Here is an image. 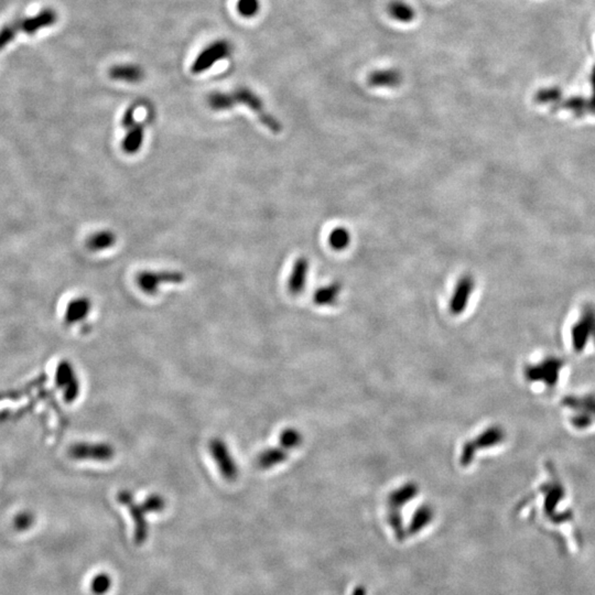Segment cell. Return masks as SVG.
<instances>
[{"label": "cell", "mask_w": 595, "mask_h": 595, "mask_svg": "<svg viewBox=\"0 0 595 595\" xmlns=\"http://www.w3.org/2000/svg\"><path fill=\"white\" fill-rule=\"evenodd\" d=\"M540 489V503L533 509H525L526 517L548 533L558 543L561 550L568 555H578L582 547L576 516L566 505V491L558 479H551Z\"/></svg>", "instance_id": "6da1fadb"}, {"label": "cell", "mask_w": 595, "mask_h": 595, "mask_svg": "<svg viewBox=\"0 0 595 595\" xmlns=\"http://www.w3.org/2000/svg\"><path fill=\"white\" fill-rule=\"evenodd\" d=\"M565 362L557 356H546L524 367V377L527 383L543 391H551L560 383Z\"/></svg>", "instance_id": "7a4b0ae2"}, {"label": "cell", "mask_w": 595, "mask_h": 595, "mask_svg": "<svg viewBox=\"0 0 595 595\" xmlns=\"http://www.w3.org/2000/svg\"><path fill=\"white\" fill-rule=\"evenodd\" d=\"M569 411V421L578 430L589 429L595 425V396L570 397L563 403Z\"/></svg>", "instance_id": "3957f363"}, {"label": "cell", "mask_w": 595, "mask_h": 595, "mask_svg": "<svg viewBox=\"0 0 595 595\" xmlns=\"http://www.w3.org/2000/svg\"><path fill=\"white\" fill-rule=\"evenodd\" d=\"M233 94H234L238 104L240 103V104L246 105L248 109H252L267 129H269L274 133H282V123L276 117L272 116L269 111H266L264 101L257 94H255L254 91H250L248 87H238V89L233 91Z\"/></svg>", "instance_id": "277c9868"}, {"label": "cell", "mask_w": 595, "mask_h": 595, "mask_svg": "<svg viewBox=\"0 0 595 595\" xmlns=\"http://www.w3.org/2000/svg\"><path fill=\"white\" fill-rule=\"evenodd\" d=\"M186 280V276L177 270H162V272H139L136 277L137 286L143 294L155 296L158 294L161 284H180Z\"/></svg>", "instance_id": "5b68a950"}, {"label": "cell", "mask_w": 595, "mask_h": 595, "mask_svg": "<svg viewBox=\"0 0 595 595\" xmlns=\"http://www.w3.org/2000/svg\"><path fill=\"white\" fill-rule=\"evenodd\" d=\"M505 439L504 430L497 426L484 430L481 435H477L474 440L469 441L463 445L462 453L460 457L461 465L467 467L474 460L475 453L477 449H487V447H496L501 445Z\"/></svg>", "instance_id": "8992f818"}, {"label": "cell", "mask_w": 595, "mask_h": 595, "mask_svg": "<svg viewBox=\"0 0 595 595\" xmlns=\"http://www.w3.org/2000/svg\"><path fill=\"white\" fill-rule=\"evenodd\" d=\"M208 449H210L213 460L218 465V471L221 472L223 479L228 482L236 481L240 474V469L224 440L221 438H213L208 445Z\"/></svg>", "instance_id": "52a82bcc"}, {"label": "cell", "mask_w": 595, "mask_h": 595, "mask_svg": "<svg viewBox=\"0 0 595 595\" xmlns=\"http://www.w3.org/2000/svg\"><path fill=\"white\" fill-rule=\"evenodd\" d=\"M230 53H232V45L228 41L226 40L215 41L201 51L200 55L194 60L191 71L194 74H200L203 72L208 71L213 65L222 60L230 57Z\"/></svg>", "instance_id": "ba28073f"}, {"label": "cell", "mask_w": 595, "mask_h": 595, "mask_svg": "<svg viewBox=\"0 0 595 595\" xmlns=\"http://www.w3.org/2000/svg\"><path fill=\"white\" fill-rule=\"evenodd\" d=\"M117 501L121 505H124L128 508L130 513L131 518H133V524H135V533H133V539L137 545H143L146 543L148 538V524H147L146 515L147 511L143 508V505H138L135 503L133 495L129 491H121L117 494Z\"/></svg>", "instance_id": "9c48e42d"}, {"label": "cell", "mask_w": 595, "mask_h": 595, "mask_svg": "<svg viewBox=\"0 0 595 595\" xmlns=\"http://www.w3.org/2000/svg\"><path fill=\"white\" fill-rule=\"evenodd\" d=\"M123 126L126 129L121 148L127 155H135L139 152L145 140V127L143 124L135 121V109L130 107L127 109L123 117Z\"/></svg>", "instance_id": "30bf717a"}, {"label": "cell", "mask_w": 595, "mask_h": 595, "mask_svg": "<svg viewBox=\"0 0 595 595\" xmlns=\"http://www.w3.org/2000/svg\"><path fill=\"white\" fill-rule=\"evenodd\" d=\"M72 459L91 460L97 462H109L115 457L114 447L109 443H77L69 450Z\"/></svg>", "instance_id": "8fae6325"}, {"label": "cell", "mask_w": 595, "mask_h": 595, "mask_svg": "<svg viewBox=\"0 0 595 595\" xmlns=\"http://www.w3.org/2000/svg\"><path fill=\"white\" fill-rule=\"evenodd\" d=\"M57 21V13H55V10H53L52 8H45L43 11L38 13L37 15L25 18V19L16 20V21L11 23V25H13L16 35L23 33L33 35L40 30L51 27Z\"/></svg>", "instance_id": "7c38bea8"}, {"label": "cell", "mask_w": 595, "mask_h": 595, "mask_svg": "<svg viewBox=\"0 0 595 595\" xmlns=\"http://www.w3.org/2000/svg\"><path fill=\"white\" fill-rule=\"evenodd\" d=\"M55 382L65 394L67 403H73L79 394V382L74 367L69 361H62L57 365L55 372Z\"/></svg>", "instance_id": "4fadbf2b"}, {"label": "cell", "mask_w": 595, "mask_h": 595, "mask_svg": "<svg viewBox=\"0 0 595 595\" xmlns=\"http://www.w3.org/2000/svg\"><path fill=\"white\" fill-rule=\"evenodd\" d=\"M475 282L473 277L463 276L461 279L457 282L455 286V291H453L451 300H450V312L453 316H460L467 309V304L469 301V296L473 294L474 290Z\"/></svg>", "instance_id": "5bb4252c"}, {"label": "cell", "mask_w": 595, "mask_h": 595, "mask_svg": "<svg viewBox=\"0 0 595 595\" xmlns=\"http://www.w3.org/2000/svg\"><path fill=\"white\" fill-rule=\"evenodd\" d=\"M309 269V260L304 256L298 258L294 262L291 274H290L289 279H288V290L292 296H299L306 289Z\"/></svg>", "instance_id": "9a60e30c"}, {"label": "cell", "mask_w": 595, "mask_h": 595, "mask_svg": "<svg viewBox=\"0 0 595 595\" xmlns=\"http://www.w3.org/2000/svg\"><path fill=\"white\" fill-rule=\"evenodd\" d=\"M403 81V74L397 69H377L368 77V85L376 89L396 87Z\"/></svg>", "instance_id": "2e32d148"}, {"label": "cell", "mask_w": 595, "mask_h": 595, "mask_svg": "<svg viewBox=\"0 0 595 595\" xmlns=\"http://www.w3.org/2000/svg\"><path fill=\"white\" fill-rule=\"evenodd\" d=\"M91 309V302L87 296H79L77 299L72 300L65 310V323L67 326H72V324L83 321L89 316Z\"/></svg>", "instance_id": "e0dca14e"}, {"label": "cell", "mask_w": 595, "mask_h": 595, "mask_svg": "<svg viewBox=\"0 0 595 595\" xmlns=\"http://www.w3.org/2000/svg\"><path fill=\"white\" fill-rule=\"evenodd\" d=\"M109 75L114 81L126 82V83H139L145 77L143 67L135 65H118L109 69Z\"/></svg>", "instance_id": "ac0fdd59"}, {"label": "cell", "mask_w": 595, "mask_h": 595, "mask_svg": "<svg viewBox=\"0 0 595 595\" xmlns=\"http://www.w3.org/2000/svg\"><path fill=\"white\" fill-rule=\"evenodd\" d=\"M342 289H343V286L341 282H338L322 287L314 294V304L319 306H334L338 302Z\"/></svg>", "instance_id": "d6986e66"}, {"label": "cell", "mask_w": 595, "mask_h": 595, "mask_svg": "<svg viewBox=\"0 0 595 595\" xmlns=\"http://www.w3.org/2000/svg\"><path fill=\"white\" fill-rule=\"evenodd\" d=\"M117 242V236L111 230H99L89 236L87 246L91 252H103L113 248Z\"/></svg>", "instance_id": "ffe728a7"}, {"label": "cell", "mask_w": 595, "mask_h": 595, "mask_svg": "<svg viewBox=\"0 0 595 595\" xmlns=\"http://www.w3.org/2000/svg\"><path fill=\"white\" fill-rule=\"evenodd\" d=\"M288 459V451L284 447H270L262 451L257 457L258 467L262 469H272L282 465Z\"/></svg>", "instance_id": "44dd1931"}, {"label": "cell", "mask_w": 595, "mask_h": 595, "mask_svg": "<svg viewBox=\"0 0 595 595\" xmlns=\"http://www.w3.org/2000/svg\"><path fill=\"white\" fill-rule=\"evenodd\" d=\"M388 13L393 19L403 23H411L416 17L415 9L403 0H393L388 5Z\"/></svg>", "instance_id": "7402d4cb"}, {"label": "cell", "mask_w": 595, "mask_h": 595, "mask_svg": "<svg viewBox=\"0 0 595 595\" xmlns=\"http://www.w3.org/2000/svg\"><path fill=\"white\" fill-rule=\"evenodd\" d=\"M417 485L409 483V484H405L393 491L389 495L388 501H389L391 508H400V507L407 504L408 501H411L417 495Z\"/></svg>", "instance_id": "603a6c76"}, {"label": "cell", "mask_w": 595, "mask_h": 595, "mask_svg": "<svg viewBox=\"0 0 595 595\" xmlns=\"http://www.w3.org/2000/svg\"><path fill=\"white\" fill-rule=\"evenodd\" d=\"M208 103L210 109L215 111H230L238 104L233 93H223V91H214L208 95Z\"/></svg>", "instance_id": "cb8c5ba5"}, {"label": "cell", "mask_w": 595, "mask_h": 595, "mask_svg": "<svg viewBox=\"0 0 595 595\" xmlns=\"http://www.w3.org/2000/svg\"><path fill=\"white\" fill-rule=\"evenodd\" d=\"M329 244L332 250L338 252L346 250L351 244V234L345 228H334L329 235Z\"/></svg>", "instance_id": "d4e9b609"}, {"label": "cell", "mask_w": 595, "mask_h": 595, "mask_svg": "<svg viewBox=\"0 0 595 595\" xmlns=\"http://www.w3.org/2000/svg\"><path fill=\"white\" fill-rule=\"evenodd\" d=\"M280 445L287 451L296 449L302 443V435L294 428H287L282 431L279 437Z\"/></svg>", "instance_id": "484cf974"}, {"label": "cell", "mask_w": 595, "mask_h": 595, "mask_svg": "<svg viewBox=\"0 0 595 595\" xmlns=\"http://www.w3.org/2000/svg\"><path fill=\"white\" fill-rule=\"evenodd\" d=\"M113 580L107 573H99L95 576L91 582V591L94 595H105L109 592Z\"/></svg>", "instance_id": "4316f807"}, {"label": "cell", "mask_w": 595, "mask_h": 595, "mask_svg": "<svg viewBox=\"0 0 595 595\" xmlns=\"http://www.w3.org/2000/svg\"><path fill=\"white\" fill-rule=\"evenodd\" d=\"M260 0H238V11L244 18H252L260 13Z\"/></svg>", "instance_id": "83f0119b"}, {"label": "cell", "mask_w": 595, "mask_h": 595, "mask_svg": "<svg viewBox=\"0 0 595 595\" xmlns=\"http://www.w3.org/2000/svg\"><path fill=\"white\" fill-rule=\"evenodd\" d=\"M141 505L147 511V514H149V513H160L166 508L167 504L166 499H163L161 495L152 494L147 497Z\"/></svg>", "instance_id": "f1b7e54d"}, {"label": "cell", "mask_w": 595, "mask_h": 595, "mask_svg": "<svg viewBox=\"0 0 595 595\" xmlns=\"http://www.w3.org/2000/svg\"><path fill=\"white\" fill-rule=\"evenodd\" d=\"M35 521V516L31 513H29V511H23V513H20V514H18L15 517L13 526H15L16 530L27 531L33 526Z\"/></svg>", "instance_id": "f546056e"}, {"label": "cell", "mask_w": 595, "mask_h": 595, "mask_svg": "<svg viewBox=\"0 0 595 595\" xmlns=\"http://www.w3.org/2000/svg\"><path fill=\"white\" fill-rule=\"evenodd\" d=\"M433 518V511L429 506H423L418 509L415 516H413V530H418V528L425 526Z\"/></svg>", "instance_id": "4dcf8cb0"}, {"label": "cell", "mask_w": 595, "mask_h": 595, "mask_svg": "<svg viewBox=\"0 0 595 595\" xmlns=\"http://www.w3.org/2000/svg\"><path fill=\"white\" fill-rule=\"evenodd\" d=\"M588 105H590L588 101L582 99V97H571V99H567L565 101L563 106L566 107L567 109L574 111L577 114H582V113H584V111L590 109Z\"/></svg>", "instance_id": "1f68e13d"}, {"label": "cell", "mask_w": 595, "mask_h": 595, "mask_svg": "<svg viewBox=\"0 0 595 595\" xmlns=\"http://www.w3.org/2000/svg\"><path fill=\"white\" fill-rule=\"evenodd\" d=\"M560 96V89L552 87V89H540L537 93L536 99L539 103H553V101H558Z\"/></svg>", "instance_id": "d6a6232c"}, {"label": "cell", "mask_w": 595, "mask_h": 595, "mask_svg": "<svg viewBox=\"0 0 595 595\" xmlns=\"http://www.w3.org/2000/svg\"><path fill=\"white\" fill-rule=\"evenodd\" d=\"M591 85H592V99L590 101V109L595 111V65L591 74Z\"/></svg>", "instance_id": "836d02e7"}]
</instances>
